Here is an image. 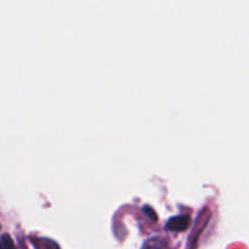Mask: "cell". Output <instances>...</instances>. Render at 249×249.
<instances>
[{"mask_svg": "<svg viewBox=\"0 0 249 249\" xmlns=\"http://www.w3.org/2000/svg\"><path fill=\"white\" fill-rule=\"evenodd\" d=\"M190 225V216L181 214L170 218L165 224V228L172 231H184L189 228Z\"/></svg>", "mask_w": 249, "mask_h": 249, "instance_id": "cell-1", "label": "cell"}, {"mask_svg": "<svg viewBox=\"0 0 249 249\" xmlns=\"http://www.w3.org/2000/svg\"><path fill=\"white\" fill-rule=\"evenodd\" d=\"M164 238L160 237V236H153V237L145 241V243H143L141 249H162L164 247Z\"/></svg>", "mask_w": 249, "mask_h": 249, "instance_id": "cell-2", "label": "cell"}, {"mask_svg": "<svg viewBox=\"0 0 249 249\" xmlns=\"http://www.w3.org/2000/svg\"><path fill=\"white\" fill-rule=\"evenodd\" d=\"M34 246H36V249H60L57 243L49 238H36L34 241Z\"/></svg>", "mask_w": 249, "mask_h": 249, "instance_id": "cell-3", "label": "cell"}, {"mask_svg": "<svg viewBox=\"0 0 249 249\" xmlns=\"http://www.w3.org/2000/svg\"><path fill=\"white\" fill-rule=\"evenodd\" d=\"M0 249H16L11 237L7 233L2 235V237L0 238Z\"/></svg>", "mask_w": 249, "mask_h": 249, "instance_id": "cell-4", "label": "cell"}, {"mask_svg": "<svg viewBox=\"0 0 249 249\" xmlns=\"http://www.w3.org/2000/svg\"><path fill=\"white\" fill-rule=\"evenodd\" d=\"M143 212H145V213H147V215L150 216V218H152V219H157V216H156L155 211H153V209L151 208V207L145 206V207H143Z\"/></svg>", "mask_w": 249, "mask_h": 249, "instance_id": "cell-5", "label": "cell"}]
</instances>
